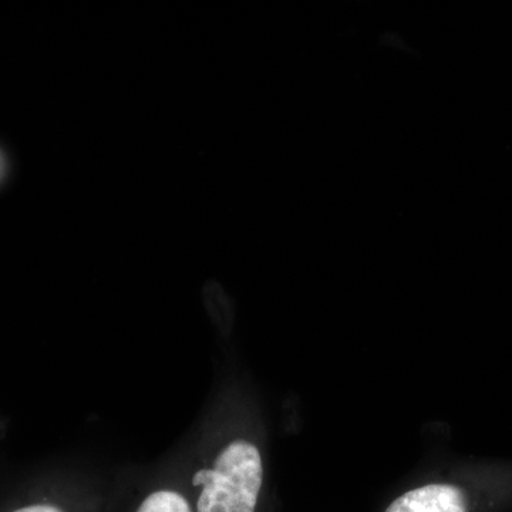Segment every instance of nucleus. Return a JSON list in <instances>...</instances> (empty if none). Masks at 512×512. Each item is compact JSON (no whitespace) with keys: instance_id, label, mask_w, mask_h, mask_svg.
<instances>
[{"instance_id":"f257e3e1","label":"nucleus","mask_w":512,"mask_h":512,"mask_svg":"<svg viewBox=\"0 0 512 512\" xmlns=\"http://www.w3.org/2000/svg\"><path fill=\"white\" fill-rule=\"evenodd\" d=\"M264 481L258 447L245 440L232 441L214 467L197 471L192 485L200 487L195 512H256Z\"/></svg>"},{"instance_id":"f03ea898","label":"nucleus","mask_w":512,"mask_h":512,"mask_svg":"<svg viewBox=\"0 0 512 512\" xmlns=\"http://www.w3.org/2000/svg\"><path fill=\"white\" fill-rule=\"evenodd\" d=\"M384 512H467L466 495L450 484H429L397 497Z\"/></svg>"},{"instance_id":"7ed1b4c3","label":"nucleus","mask_w":512,"mask_h":512,"mask_svg":"<svg viewBox=\"0 0 512 512\" xmlns=\"http://www.w3.org/2000/svg\"><path fill=\"white\" fill-rule=\"evenodd\" d=\"M136 512H194L190 501L178 491L161 488L141 501Z\"/></svg>"},{"instance_id":"20e7f679","label":"nucleus","mask_w":512,"mask_h":512,"mask_svg":"<svg viewBox=\"0 0 512 512\" xmlns=\"http://www.w3.org/2000/svg\"><path fill=\"white\" fill-rule=\"evenodd\" d=\"M9 512H67L63 507L49 501H35V503H28L19 505Z\"/></svg>"},{"instance_id":"39448f33","label":"nucleus","mask_w":512,"mask_h":512,"mask_svg":"<svg viewBox=\"0 0 512 512\" xmlns=\"http://www.w3.org/2000/svg\"><path fill=\"white\" fill-rule=\"evenodd\" d=\"M6 173H8V160H6L3 151L0 150V183L5 180Z\"/></svg>"}]
</instances>
